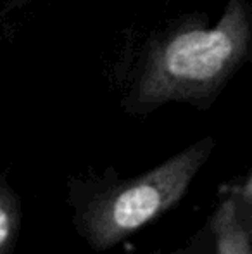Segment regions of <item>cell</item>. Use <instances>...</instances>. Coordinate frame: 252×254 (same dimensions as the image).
<instances>
[{"mask_svg":"<svg viewBox=\"0 0 252 254\" xmlns=\"http://www.w3.org/2000/svg\"><path fill=\"white\" fill-rule=\"evenodd\" d=\"M252 56V9L247 0H226L207 26L187 17L145 40L130 71L123 107L147 116L166 104L207 109Z\"/></svg>","mask_w":252,"mask_h":254,"instance_id":"obj_1","label":"cell"},{"mask_svg":"<svg viewBox=\"0 0 252 254\" xmlns=\"http://www.w3.org/2000/svg\"><path fill=\"white\" fill-rule=\"evenodd\" d=\"M214 149L216 140L207 135L135 177L121 178L109 166L69 178L67 204L76 234L97 253L119 246L178 206Z\"/></svg>","mask_w":252,"mask_h":254,"instance_id":"obj_2","label":"cell"},{"mask_svg":"<svg viewBox=\"0 0 252 254\" xmlns=\"http://www.w3.org/2000/svg\"><path fill=\"white\" fill-rule=\"evenodd\" d=\"M216 241V254H252V235L246 232L235 214L228 194L219 190V199L209 216Z\"/></svg>","mask_w":252,"mask_h":254,"instance_id":"obj_3","label":"cell"},{"mask_svg":"<svg viewBox=\"0 0 252 254\" xmlns=\"http://www.w3.org/2000/svg\"><path fill=\"white\" fill-rule=\"evenodd\" d=\"M23 223V206L17 192L0 173V254H12Z\"/></svg>","mask_w":252,"mask_h":254,"instance_id":"obj_4","label":"cell"},{"mask_svg":"<svg viewBox=\"0 0 252 254\" xmlns=\"http://www.w3.org/2000/svg\"><path fill=\"white\" fill-rule=\"evenodd\" d=\"M221 192L232 197L240 225L246 228L247 234L252 235V168L246 175L223 185Z\"/></svg>","mask_w":252,"mask_h":254,"instance_id":"obj_5","label":"cell"},{"mask_svg":"<svg viewBox=\"0 0 252 254\" xmlns=\"http://www.w3.org/2000/svg\"><path fill=\"white\" fill-rule=\"evenodd\" d=\"M169 254H216V241L211 221H205L201 230L195 232L185 242V246H182V248H178L176 251Z\"/></svg>","mask_w":252,"mask_h":254,"instance_id":"obj_6","label":"cell"},{"mask_svg":"<svg viewBox=\"0 0 252 254\" xmlns=\"http://www.w3.org/2000/svg\"><path fill=\"white\" fill-rule=\"evenodd\" d=\"M162 251H152V253H147V254H161Z\"/></svg>","mask_w":252,"mask_h":254,"instance_id":"obj_7","label":"cell"}]
</instances>
